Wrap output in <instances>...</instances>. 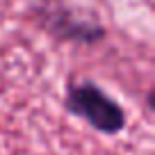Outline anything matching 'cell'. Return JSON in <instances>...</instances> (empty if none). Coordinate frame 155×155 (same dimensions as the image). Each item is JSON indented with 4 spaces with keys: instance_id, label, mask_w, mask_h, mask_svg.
I'll use <instances>...</instances> for the list:
<instances>
[{
    "instance_id": "cell-1",
    "label": "cell",
    "mask_w": 155,
    "mask_h": 155,
    "mask_svg": "<svg viewBox=\"0 0 155 155\" xmlns=\"http://www.w3.org/2000/svg\"><path fill=\"white\" fill-rule=\"evenodd\" d=\"M64 105L71 114L87 121L103 135H116L126 128V110L121 107V103H116L96 82L82 80L68 84Z\"/></svg>"
},
{
    "instance_id": "cell-2",
    "label": "cell",
    "mask_w": 155,
    "mask_h": 155,
    "mask_svg": "<svg viewBox=\"0 0 155 155\" xmlns=\"http://www.w3.org/2000/svg\"><path fill=\"white\" fill-rule=\"evenodd\" d=\"M44 16V25L55 32L57 37L66 39V41H78V44H94L98 39H103V28L96 23H87V21H78L68 9H41Z\"/></svg>"
}]
</instances>
